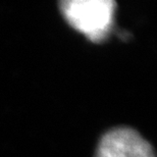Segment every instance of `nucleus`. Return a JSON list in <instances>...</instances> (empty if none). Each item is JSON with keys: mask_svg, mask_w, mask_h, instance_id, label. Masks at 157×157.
<instances>
[{"mask_svg": "<svg viewBox=\"0 0 157 157\" xmlns=\"http://www.w3.org/2000/svg\"><path fill=\"white\" fill-rule=\"evenodd\" d=\"M115 6L113 0H64L59 3L67 23L96 43L105 41L110 34Z\"/></svg>", "mask_w": 157, "mask_h": 157, "instance_id": "nucleus-1", "label": "nucleus"}, {"mask_svg": "<svg viewBox=\"0 0 157 157\" xmlns=\"http://www.w3.org/2000/svg\"><path fill=\"white\" fill-rule=\"evenodd\" d=\"M96 157H155L149 142L127 127L106 132L99 141Z\"/></svg>", "mask_w": 157, "mask_h": 157, "instance_id": "nucleus-2", "label": "nucleus"}]
</instances>
